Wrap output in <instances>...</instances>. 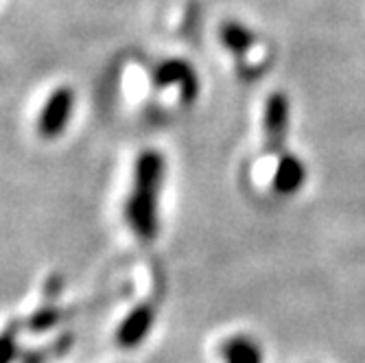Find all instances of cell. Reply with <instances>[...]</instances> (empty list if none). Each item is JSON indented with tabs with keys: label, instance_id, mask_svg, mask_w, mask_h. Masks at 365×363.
<instances>
[{
	"label": "cell",
	"instance_id": "obj_10",
	"mask_svg": "<svg viewBox=\"0 0 365 363\" xmlns=\"http://www.w3.org/2000/svg\"><path fill=\"white\" fill-rule=\"evenodd\" d=\"M57 319H59V313L55 309H44L31 317V326L36 328V331H46V328H51Z\"/></svg>",
	"mask_w": 365,
	"mask_h": 363
},
{
	"label": "cell",
	"instance_id": "obj_6",
	"mask_svg": "<svg viewBox=\"0 0 365 363\" xmlns=\"http://www.w3.org/2000/svg\"><path fill=\"white\" fill-rule=\"evenodd\" d=\"M153 317H155V315H153L151 307H147V305H143V307H138V309L131 311V313L123 319V324L118 326V333H116L118 344L125 346V348H134V346H138V344L147 337V333L151 331Z\"/></svg>",
	"mask_w": 365,
	"mask_h": 363
},
{
	"label": "cell",
	"instance_id": "obj_2",
	"mask_svg": "<svg viewBox=\"0 0 365 363\" xmlns=\"http://www.w3.org/2000/svg\"><path fill=\"white\" fill-rule=\"evenodd\" d=\"M75 112V92L68 86L57 88L48 98L40 112L38 129L44 138H57L63 134V129L68 127Z\"/></svg>",
	"mask_w": 365,
	"mask_h": 363
},
{
	"label": "cell",
	"instance_id": "obj_5",
	"mask_svg": "<svg viewBox=\"0 0 365 363\" xmlns=\"http://www.w3.org/2000/svg\"><path fill=\"white\" fill-rule=\"evenodd\" d=\"M307 182V167L295 153H280L276 173H274V190L278 195H293Z\"/></svg>",
	"mask_w": 365,
	"mask_h": 363
},
{
	"label": "cell",
	"instance_id": "obj_8",
	"mask_svg": "<svg viewBox=\"0 0 365 363\" xmlns=\"http://www.w3.org/2000/svg\"><path fill=\"white\" fill-rule=\"evenodd\" d=\"M219 38H221L223 46L227 51H232L235 55H245L254 46V42H256L254 33L247 26H243L241 22H235V20H227V22L221 24Z\"/></svg>",
	"mask_w": 365,
	"mask_h": 363
},
{
	"label": "cell",
	"instance_id": "obj_9",
	"mask_svg": "<svg viewBox=\"0 0 365 363\" xmlns=\"http://www.w3.org/2000/svg\"><path fill=\"white\" fill-rule=\"evenodd\" d=\"M16 335L11 331L3 333L0 335V363H11L14 357H16Z\"/></svg>",
	"mask_w": 365,
	"mask_h": 363
},
{
	"label": "cell",
	"instance_id": "obj_1",
	"mask_svg": "<svg viewBox=\"0 0 365 363\" xmlns=\"http://www.w3.org/2000/svg\"><path fill=\"white\" fill-rule=\"evenodd\" d=\"M164 180V158L158 151H143L136 162L134 188L127 202V221L140 239L158 235V204Z\"/></svg>",
	"mask_w": 365,
	"mask_h": 363
},
{
	"label": "cell",
	"instance_id": "obj_4",
	"mask_svg": "<svg viewBox=\"0 0 365 363\" xmlns=\"http://www.w3.org/2000/svg\"><path fill=\"white\" fill-rule=\"evenodd\" d=\"M264 138H267V149L280 153L287 140L289 131V98L282 92H274L264 106Z\"/></svg>",
	"mask_w": 365,
	"mask_h": 363
},
{
	"label": "cell",
	"instance_id": "obj_7",
	"mask_svg": "<svg viewBox=\"0 0 365 363\" xmlns=\"http://www.w3.org/2000/svg\"><path fill=\"white\" fill-rule=\"evenodd\" d=\"M221 357L225 363H262L264 354L256 339L247 335H235L223 342Z\"/></svg>",
	"mask_w": 365,
	"mask_h": 363
},
{
	"label": "cell",
	"instance_id": "obj_3",
	"mask_svg": "<svg viewBox=\"0 0 365 363\" xmlns=\"http://www.w3.org/2000/svg\"><path fill=\"white\" fill-rule=\"evenodd\" d=\"M153 81L164 88V86H180L182 101L192 103L199 94V79L195 75V68L184 61V59H167L162 61L153 71Z\"/></svg>",
	"mask_w": 365,
	"mask_h": 363
}]
</instances>
